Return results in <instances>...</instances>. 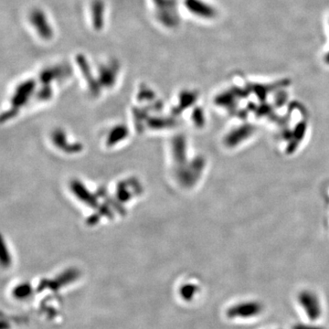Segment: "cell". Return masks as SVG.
Masks as SVG:
<instances>
[{
  "instance_id": "obj_2",
  "label": "cell",
  "mask_w": 329,
  "mask_h": 329,
  "mask_svg": "<svg viewBox=\"0 0 329 329\" xmlns=\"http://www.w3.org/2000/svg\"><path fill=\"white\" fill-rule=\"evenodd\" d=\"M30 21L33 24L34 27L38 30L42 38L49 39L51 36V29L48 24L47 20L44 16V14L41 12V10H34L33 12L30 15Z\"/></svg>"
},
{
  "instance_id": "obj_4",
  "label": "cell",
  "mask_w": 329,
  "mask_h": 329,
  "mask_svg": "<svg viewBox=\"0 0 329 329\" xmlns=\"http://www.w3.org/2000/svg\"><path fill=\"white\" fill-rule=\"evenodd\" d=\"M33 84L32 82H26L21 84L20 87L18 88L16 94H14L13 99H12V105H13V110L17 111V108L21 106L27 99V94L32 90Z\"/></svg>"
},
{
  "instance_id": "obj_1",
  "label": "cell",
  "mask_w": 329,
  "mask_h": 329,
  "mask_svg": "<svg viewBox=\"0 0 329 329\" xmlns=\"http://www.w3.org/2000/svg\"><path fill=\"white\" fill-rule=\"evenodd\" d=\"M299 300L312 319H316L320 316V306L318 299L316 295L312 294V292H302V294L299 296Z\"/></svg>"
},
{
  "instance_id": "obj_5",
  "label": "cell",
  "mask_w": 329,
  "mask_h": 329,
  "mask_svg": "<svg viewBox=\"0 0 329 329\" xmlns=\"http://www.w3.org/2000/svg\"><path fill=\"white\" fill-rule=\"evenodd\" d=\"M10 262H11V259H10L8 250L7 249V245L5 243L3 237L0 234V262H1V265L7 267L10 264Z\"/></svg>"
},
{
  "instance_id": "obj_3",
  "label": "cell",
  "mask_w": 329,
  "mask_h": 329,
  "mask_svg": "<svg viewBox=\"0 0 329 329\" xmlns=\"http://www.w3.org/2000/svg\"><path fill=\"white\" fill-rule=\"evenodd\" d=\"M262 311V305L256 302L242 303L232 309V316L239 317H253Z\"/></svg>"
}]
</instances>
